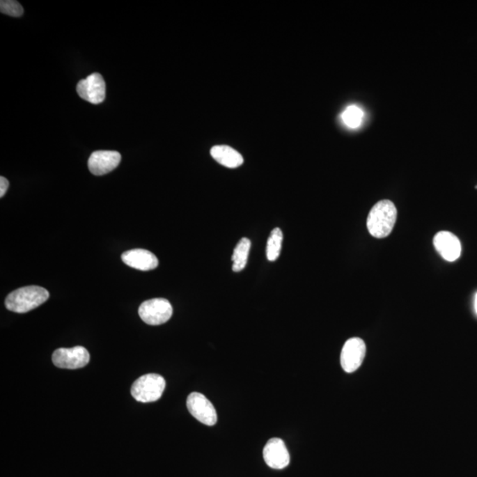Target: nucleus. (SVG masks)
Listing matches in <instances>:
<instances>
[{
	"mask_svg": "<svg viewBox=\"0 0 477 477\" xmlns=\"http://www.w3.org/2000/svg\"><path fill=\"white\" fill-rule=\"evenodd\" d=\"M396 220L397 209L394 203L389 200L380 201L368 213V232L375 238H386L393 231Z\"/></svg>",
	"mask_w": 477,
	"mask_h": 477,
	"instance_id": "1",
	"label": "nucleus"
},
{
	"mask_svg": "<svg viewBox=\"0 0 477 477\" xmlns=\"http://www.w3.org/2000/svg\"><path fill=\"white\" fill-rule=\"evenodd\" d=\"M49 296V292L41 286H24L8 295L6 299V307L15 313H27L45 304Z\"/></svg>",
	"mask_w": 477,
	"mask_h": 477,
	"instance_id": "2",
	"label": "nucleus"
},
{
	"mask_svg": "<svg viewBox=\"0 0 477 477\" xmlns=\"http://www.w3.org/2000/svg\"><path fill=\"white\" fill-rule=\"evenodd\" d=\"M166 388V380L157 374H146L134 381L131 394L139 402L148 403L159 400Z\"/></svg>",
	"mask_w": 477,
	"mask_h": 477,
	"instance_id": "3",
	"label": "nucleus"
},
{
	"mask_svg": "<svg viewBox=\"0 0 477 477\" xmlns=\"http://www.w3.org/2000/svg\"><path fill=\"white\" fill-rule=\"evenodd\" d=\"M173 307L166 299L156 298L143 302L139 308L141 320L150 325L166 323L172 318Z\"/></svg>",
	"mask_w": 477,
	"mask_h": 477,
	"instance_id": "4",
	"label": "nucleus"
},
{
	"mask_svg": "<svg viewBox=\"0 0 477 477\" xmlns=\"http://www.w3.org/2000/svg\"><path fill=\"white\" fill-rule=\"evenodd\" d=\"M91 355L86 348L77 345L72 348H58L52 354V363L56 367L77 370L90 363Z\"/></svg>",
	"mask_w": 477,
	"mask_h": 477,
	"instance_id": "5",
	"label": "nucleus"
},
{
	"mask_svg": "<svg viewBox=\"0 0 477 477\" xmlns=\"http://www.w3.org/2000/svg\"><path fill=\"white\" fill-rule=\"evenodd\" d=\"M187 407L196 420L207 426L215 425L218 422L215 407L202 393H190L187 397Z\"/></svg>",
	"mask_w": 477,
	"mask_h": 477,
	"instance_id": "6",
	"label": "nucleus"
},
{
	"mask_svg": "<svg viewBox=\"0 0 477 477\" xmlns=\"http://www.w3.org/2000/svg\"><path fill=\"white\" fill-rule=\"evenodd\" d=\"M366 354V345L360 338H352L345 342L342 348L341 363L347 373H354L359 368Z\"/></svg>",
	"mask_w": 477,
	"mask_h": 477,
	"instance_id": "7",
	"label": "nucleus"
},
{
	"mask_svg": "<svg viewBox=\"0 0 477 477\" xmlns=\"http://www.w3.org/2000/svg\"><path fill=\"white\" fill-rule=\"evenodd\" d=\"M77 93L82 100L88 103L98 104L103 103L105 98V82L102 75L94 73L78 82Z\"/></svg>",
	"mask_w": 477,
	"mask_h": 477,
	"instance_id": "8",
	"label": "nucleus"
},
{
	"mask_svg": "<svg viewBox=\"0 0 477 477\" xmlns=\"http://www.w3.org/2000/svg\"><path fill=\"white\" fill-rule=\"evenodd\" d=\"M121 160L117 151L97 150L91 155L88 161V169L94 175L101 176L116 169Z\"/></svg>",
	"mask_w": 477,
	"mask_h": 477,
	"instance_id": "9",
	"label": "nucleus"
},
{
	"mask_svg": "<svg viewBox=\"0 0 477 477\" xmlns=\"http://www.w3.org/2000/svg\"><path fill=\"white\" fill-rule=\"evenodd\" d=\"M263 455H264L265 463L272 469H283L286 468L290 462V455L284 441L276 439V437L268 441Z\"/></svg>",
	"mask_w": 477,
	"mask_h": 477,
	"instance_id": "10",
	"label": "nucleus"
},
{
	"mask_svg": "<svg viewBox=\"0 0 477 477\" xmlns=\"http://www.w3.org/2000/svg\"><path fill=\"white\" fill-rule=\"evenodd\" d=\"M434 247L442 256L448 262H455L462 254V244L458 237L447 231L437 233L433 239Z\"/></svg>",
	"mask_w": 477,
	"mask_h": 477,
	"instance_id": "11",
	"label": "nucleus"
},
{
	"mask_svg": "<svg viewBox=\"0 0 477 477\" xmlns=\"http://www.w3.org/2000/svg\"><path fill=\"white\" fill-rule=\"evenodd\" d=\"M121 259L130 267L143 272L151 271L159 265L157 256L146 249L128 250L123 253Z\"/></svg>",
	"mask_w": 477,
	"mask_h": 477,
	"instance_id": "12",
	"label": "nucleus"
},
{
	"mask_svg": "<svg viewBox=\"0 0 477 477\" xmlns=\"http://www.w3.org/2000/svg\"><path fill=\"white\" fill-rule=\"evenodd\" d=\"M210 154L217 162L228 169H236L243 164L242 155L229 146H214L210 150Z\"/></svg>",
	"mask_w": 477,
	"mask_h": 477,
	"instance_id": "13",
	"label": "nucleus"
},
{
	"mask_svg": "<svg viewBox=\"0 0 477 477\" xmlns=\"http://www.w3.org/2000/svg\"><path fill=\"white\" fill-rule=\"evenodd\" d=\"M250 248H251V242L248 238H242L238 242L233 255V272H242L246 267Z\"/></svg>",
	"mask_w": 477,
	"mask_h": 477,
	"instance_id": "14",
	"label": "nucleus"
},
{
	"mask_svg": "<svg viewBox=\"0 0 477 477\" xmlns=\"http://www.w3.org/2000/svg\"><path fill=\"white\" fill-rule=\"evenodd\" d=\"M283 241V233L281 229H273L269 235L267 242L266 254L269 261L273 262L278 259L281 255Z\"/></svg>",
	"mask_w": 477,
	"mask_h": 477,
	"instance_id": "15",
	"label": "nucleus"
},
{
	"mask_svg": "<svg viewBox=\"0 0 477 477\" xmlns=\"http://www.w3.org/2000/svg\"><path fill=\"white\" fill-rule=\"evenodd\" d=\"M363 111L357 105H350L341 114L344 124L350 128L359 127L363 123Z\"/></svg>",
	"mask_w": 477,
	"mask_h": 477,
	"instance_id": "16",
	"label": "nucleus"
},
{
	"mask_svg": "<svg viewBox=\"0 0 477 477\" xmlns=\"http://www.w3.org/2000/svg\"><path fill=\"white\" fill-rule=\"evenodd\" d=\"M0 11L2 14L19 17L23 15V8L19 2L15 0H2L0 2Z\"/></svg>",
	"mask_w": 477,
	"mask_h": 477,
	"instance_id": "17",
	"label": "nucleus"
},
{
	"mask_svg": "<svg viewBox=\"0 0 477 477\" xmlns=\"http://www.w3.org/2000/svg\"><path fill=\"white\" fill-rule=\"evenodd\" d=\"M9 187V182L8 179L5 177H0V197L4 196L6 195V191H8Z\"/></svg>",
	"mask_w": 477,
	"mask_h": 477,
	"instance_id": "18",
	"label": "nucleus"
},
{
	"mask_svg": "<svg viewBox=\"0 0 477 477\" xmlns=\"http://www.w3.org/2000/svg\"><path fill=\"white\" fill-rule=\"evenodd\" d=\"M475 308H476V312L477 314V294H476V298H475Z\"/></svg>",
	"mask_w": 477,
	"mask_h": 477,
	"instance_id": "19",
	"label": "nucleus"
},
{
	"mask_svg": "<svg viewBox=\"0 0 477 477\" xmlns=\"http://www.w3.org/2000/svg\"><path fill=\"white\" fill-rule=\"evenodd\" d=\"M476 189H477V186H476Z\"/></svg>",
	"mask_w": 477,
	"mask_h": 477,
	"instance_id": "20",
	"label": "nucleus"
}]
</instances>
